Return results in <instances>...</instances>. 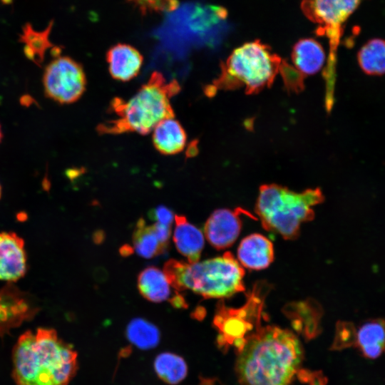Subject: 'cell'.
<instances>
[{"label": "cell", "instance_id": "obj_1", "mask_svg": "<svg viewBox=\"0 0 385 385\" xmlns=\"http://www.w3.org/2000/svg\"><path fill=\"white\" fill-rule=\"evenodd\" d=\"M237 353V374L242 385H289L303 356L292 332L260 324Z\"/></svg>", "mask_w": 385, "mask_h": 385}, {"label": "cell", "instance_id": "obj_2", "mask_svg": "<svg viewBox=\"0 0 385 385\" xmlns=\"http://www.w3.org/2000/svg\"><path fill=\"white\" fill-rule=\"evenodd\" d=\"M77 352L56 330L26 331L12 352L16 385H68L78 369Z\"/></svg>", "mask_w": 385, "mask_h": 385}, {"label": "cell", "instance_id": "obj_3", "mask_svg": "<svg viewBox=\"0 0 385 385\" xmlns=\"http://www.w3.org/2000/svg\"><path fill=\"white\" fill-rule=\"evenodd\" d=\"M180 89L177 81L168 82L162 73L153 72L128 101L118 97L111 101L110 110L115 118L98 125V131L112 135L149 133L160 121L174 118L170 99Z\"/></svg>", "mask_w": 385, "mask_h": 385}, {"label": "cell", "instance_id": "obj_4", "mask_svg": "<svg viewBox=\"0 0 385 385\" xmlns=\"http://www.w3.org/2000/svg\"><path fill=\"white\" fill-rule=\"evenodd\" d=\"M163 272L176 293L189 289L210 299L245 291V270L229 252L192 263L172 259L165 264Z\"/></svg>", "mask_w": 385, "mask_h": 385}, {"label": "cell", "instance_id": "obj_5", "mask_svg": "<svg viewBox=\"0 0 385 385\" xmlns=\"http://www.w3.org/2000/svg\"><path fill=\"white\" fill-rule=\"evenodd\" d=\"M324 200L319 188L301 192L276 185L260 188L255 212L264 229L279 234L285 240H294L302 223L314 217L313 207Z\"/></svg>", "mask_w": 385, "mask_h": 385}, {"label": "cell", "instance_id": "obj_6", "mask_svg": "<svg viewBox=\"0 0 385 385\" xmlns=\"http://www.w3.org/2000/svg\"><path fill=\"white\" fill-rule=\"evenodd\" d=\"M283 59L272 52L260 40L246 43L235 48L221 65L219 77L207 91L245 88L247 94H255L270 87L279 73Z\"/></svg>", "mask_w": 385, "mask_h": 385}, {"label": "cell", "instance_id": "obj_7", "mask_svg": "<svg viewBox=\"0 0 385 385\" xmlns=\"http://www.w3.org/2000/svg\"><path fill=\"white\" fill-rule=\"evenodd\" d=\"M362 0H302L301 9L304 16L319 25L318 33L327 35L331 52L326 71L335 72L336 48L342 35V25L356 9Z\"/></svg>", "mask_w": 385, "mask_h": 385}, {"label": "cell", "instance_id": "obj_8", "mask_svg": "<svg viewBox=\"0 0 385 385\" xmlns=\"http://www.w3.org/2000/svg\"><path fill=\"white\" fill-rule=\"evenodd\" d=\"M43 83L48 98L61 104H68L82 96L86 78L81 64L69 57L61 56L46 66Z\"/></svg>", "mask_w": 385, "mask_h": 385}, {"label": "cell", "instance_id": "obj_9", "mask_svg": "<svg viewBox=\"0 0 385 385\" xmlns=\"http://www.w3.org/2000/svg\"><path fill=\"white\" fill-rule=\"evenodd\" d=\"M247 302L245 307L237 309L219 304L213 324L220 333L217 337L220 348L225 349L232 345L240 351L245 342L247 334L253 327L252 323L260 319V317L254 319V314L262 309L255 313L254 311L262 307V299L253 292Z\"/></svg>", "mask_w": 385, "mask_h": 385}, {"label": "cell", "instance_id": "obj_10", "mask_svg": "<svg viewBox=\"0 0 385 385\" xmlns=\"http://www.w3.org/2000/svg\"><path fill=\"white\" fill-rule=\"evenodd\" d=\"M39 310L36 299L13 283L0 289V337L32 319Z\"/></svg>", "mask_w": 385, "mask_h": 385}, {"label": "cell", "instance_id": "obj_11", "mask_svg": "<svg viewBox=\"0 0 385 385\" xmlns=\"http://www.w3.org/2000/svg\"><path fill=\"white\" fill-rule=\"evenodd\" d=\"M247 212L237 207L234 210L218 209L207 220L204 232L209 243L217 250L230 247L240 235L242 229L241 213Z\"/></svg>", "mask_w": 385, "mask_h": 385}, {"label": "cell", "instance_id": "obj_12", "mask_svg": "<svg viewBox=\"0 0 385 385\" xmlns=\"http://www.w3.org/2000/svg\"><path fill=\"white\" fill-rule=\"evenodd\" d=\"M27 268L24 240L14 232H0V280L13 283Z\"/></svg>", "mask_w": 385, "mask_h": 385}, {"label": "cell", "instance_id": "obj_13", "mask_svg": "<svg viewBox=\"0 0 385 385\" xmlns=\"http://www.w3.org/2000/svg\"><path fill=\"white\" fill-rule=\"evenodd\" d=\"M237 258L240 264L248 269H265L274 260L273 244L260 234H251L240 242L237 248Z\"/></svg>", "mask_w": 385, "mask_h": 385}, {"label": "cell", "instance_id": "obj_14", "mask_svg": "<svg viewBox=\"0 0 385 385\" xmlns=\"http://www.w3.org/2000/svg\"><path fill=\"white\" fill-rule=\"evenodd\" d=\"M292 66L303 78L318 73L325 61L322 45L315 39L306 38L299 40L293 46Z\"/></svg>", "mask_w": 385, "mask_h": 385}, {"label": "cell", "instance_id": "obj_15", "mask_svg": "<svg viewBox=\"0 0 385 385\" xmlns=\"http://www.w3.org/2000/svg\"><path fill=\"white\" fill-rule=\"evenodd\" d=\"M108 69L116 80L128 81L135 77L143 64V56L135 48L126 44H118L107 53Z\"/></svg>", "mask_w": 385, "mask_h": 385}, {"label": "cell", "instance_id": "obj_16", "mask_svg": "<svg viewBox=\"0 0 385 385\" xmlns=\"http://www.w3.org/2000/svg\"><path fill=\"white\" fill-rule=\"evenodd\" d=\"M173 240L178 251L190 263L199 260L204 247V237L200 230L190 223L183 215H175Z\"/></svg>", "mask_w": 385, "mask_h": 385}, {"label": "cell", "instance_id": "obj_17", "mask_svg": "<svg viewBox=\"0 0 385 385\" xmlns=\"http://www.w3.org/2000/svg\"><path fill=\"white\" fill-rule=\"evenodd\" d=\"M153 143L163 155H175L183 151L187 142L186 133L174 118L160 121L153 129Z\"/></svg>", "mask_w": 385, "mask_h": 385}, {"label": "cell", "instance_id": "obj_18", "mask_svg": "<svg viewBox=\"0 0 385 385\" xmlns=\"http://www.w3.org/2000/svg\"><path fill=\"white\" fill-rule=\"evenodd\" d=\"M170 284L164 272L157 267H148L138 275V287L140 294L153 302L170 300Z\"/></svg>", "mask_w": 385, "mask_h": 385}, {"label": "cell", "instance_id": "obj_19", "mask_svg": "<svg viewBox=\"0 0 385 385\" xmlns=\"http://www.w3.org/2000/svg\"><path fill=\"white\" fill-rule=\"evenodd\" d=\"M356 341L364 356L377 358L384 347V320L374 319L364 324L356 333Z\"/></svg>", "mask_w": 385, "mask_h": 385}, {"label": "cell", "instance_id": "obj_20", "mask_svg": "<svg viewBox=\"0 0 385 385\" xmlns=\"http://www.w3.org/2000/svg\"><path fill=\"white\" fill-rule=\"evenodd\" d=\"M134 251L144 258H152L167 250L159 240L153 225H148L143 218L137 222L133 235Z\"/></svg>", "mask_w": 385, "mask_h": 385}, {"label": "cell", "instance_id": "obj_21", "mask_svg": "<svg viewBox=\"0 0 385 385\" xmlns=\"http://www.w3.org/2000/svg\"><path fill=\"white\" fill-rule=\"evenodd\" d=\"M357 61L362 71L372 76H381L385 70V45L380 38L367 41L359 51Z\"/></svg>", "mask_w": 385, "mask_h": 385}, {"label": "cell", "instance_id": "obj_22", "mask_svg": "<svg viewBox=\"0 0 385 385\" xmlns=\"http://www.w3.org/2000/svg\"><path fill=\"white\" fill-rule=\"evenodd\" d=\"M154 369L159 378L170 384H176L183 381L188 372L185 360L181 356L169 352L161 353L157 356L154 361Z\"/></svg>", "mask_w": 385, "mask_h": 385}, {"label": "cell", "instance_id": "obj_23", "mask_svg": "<svg viewBox=\"0 0 385 385\" xmlns=\"http://www.w3.org/2000/svg\"><path fill=\"white\" fill-rule=\"evenodd\" d=\"M125 333L128 341L142 349L155 347L160 337L158 329L154 324L141 318L131 320Z\"/></svg>", "mask_w": 385, "mask_h": 385}, {"label": "cell", "instance_id": "obj_24", "mask_svg": "<svg viewBox=\"0 0 385 385\" xmlns=\"http://www.w3.org/2000/svg\"><path fill=\"white\" fill-rule=\"evenodd\" d=\"M144 11H169L177 7V0H131Z\"/></svg>", "mask_w": 385, "mask_h": 385}, {"label": "cell", "instance_id": "obj_25", "mask_svg": "<svg viewBox=\"0 0 385 385\" xmlns=\"http://www.w3.org/2000/svg\"><path fill=\"white\" fill-rule=\"evenodd\" d=\"M149 217L151 220L166 226L171 227L174 219V213L168 207L160 205L150 212Z\"/></svg>", "mask_w": 385, "mask_h": 385}, {"label": "cell", "instance_id": "obj_26", "mask_svg": "<svg viewBox=\"0 0 385 385\" xmlns=\"http://www.w3.org/2000/svg\"><path fill=\"white\" fill-rule=\"evenodd\" d=\"M1 139H2V133H1V126H0V143L1 141Z\"/></svg>", "mask_w": 385, "mask_h": 385}, {"label": "cell", "instance_id": "obj_27", "mask_svg": "<svg viewBox=\"0 0 385 385\" xmlns=\"http://www.w3.org/2000/svg\"><path fill=\"white\" fill-rule=\"evenodd\" d=\"M1 185H0V197H1Z\"/></svg>", "mask_w": 385, "mask_h": 385}]
</instances>
